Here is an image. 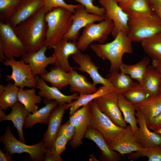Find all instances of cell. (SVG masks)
Segmentation results:
<instances>
[{
    "instance_id": "cell-1",
    "label": "cell",
    "mask_w": 161,
    "mask_h": 161,
    "mask_svg": "<svg viewBox=\"0 0 161 161\" xmlns=\"http://www.w3.org/2000/svg\"><path fill=\"white\" fill-rule=\"evenodd\" d=\"M46 14L42 8L13 28L27 52H35L44 45L47 27Z\"/></svg>"
},
{
    "instance_id": "cell-2",
    "label": "cell",
    "mask_w": 161,
    "mask_h": 161,
    "mask_svg": "<svg viewBox=\"0 0 161 161\" xmlns=\"http://www.w3.org/2000/svg\"><path fill=\"white\" fill-rule=\"evenodd\" d=\"M114 38L113 41L109 43L91 44L89 46L98 57L110 61L109 72H119L123 63V55L133 52L132 42L126 33L120 31Z\"/></svg>"
},
{
    "instance_id": "cell-3",
    "label": "cell",
    "mask_w": 161,
    "mask_h": 161,
    "mask_svg": "<svg viewBox=\"0 0 161 161\" xmlns=\"http://www.w3.org/2000/svg\"><path fill=\"white\" fill-rule=\"evenodd\" d=\"M72 13L65 8L58 7L46 14L47 27L44 46L50 49L63 38L72 24Z\"/></svg>"
},
{
    "instance_id": "cell-4",
    "label": "cell",
    "mask_w": 161,
    "mask_h": 161,
    "mask_svg": "<svg viewBox=\"0 0 161 161\" xmlns=\"http://www.w3.org/2000/svg\"><path fill=\"white\" fill-rule=\"evenodd\" d=\"M127 35L132 42H141L161 32V21L154 12L129 15Z\"/></svg>"
},
{
    "instance_id": "cell-5",
    "label": "cell",
    "mask_w": 161,
    "mask_h": 161,
    "mask_svg": "<svg viewBox=\"0 0 161 161\" xmlns=\"http://www.w3.org/2000/svg\"><path fill=\"white\" fill-rule=\"evenodd\" d=\"M114 27L113 21L106 18L97 24L94 22L88 24L83 29L76 41L78 50L82 51L86 50L94 41L104 43L109 34H112Z\"/></svg>"
},
{
    "instance_id": "cell-6",
    "label": "cell",
    "mask_w": 161,
    "mask_h": 161,
    "mask_svg": "<svg viewBox=\"0 0 161 161\" xmlns=\"http://www.w3.org/2000/svg\"><path fill=\"white\" fill-rule=\"evenodd\" d=\"M0 142L4 145L6 151L11 155L15 153H27L30 158L34 161H44L45 148L42 140L39 143L28 145L18 140L13 134L9 126H7L5 134L0 138Z\"/></svg>"
},
{
    "instance_id": "cell-7",
    "label": "cell",
    "mask_w": 161,
    "mask_h": 161,
    "mask_svg": "<svg viewBox=\"0 0 161 161\" xmlns=\"http://www.w3.org/2000/svg\"><path fill=\"white\" fill-rule=\"evenodd\" d=\"M89 105L92 114L91 126L101 133L109 146L123 134L125 128L115 124L100 111L94 100Z\"/></svg>"
},
{
    "instance_id": "cell-8",
    "label": "cell",
    "mask_w": 161,
    "mask_h": 161,
    "mask_svg": "<svg viewBox=\"0 0 161 161\" xmlns=\"http://www.w3.org/2000/svg\"><path fill=\"white\" fill-rule=\"evenodd\" d=\"M5 66H10L12 69L10 75H7L6 80H13L14 83L20 89L25 87L35 88L37 84L36 76L34 75L29 65L20 59L18 61L15 58H6L3 62Z\"/></svg>"
},
{
    "instance_id": "cell-9",
    "label": "cell",
    "mask_w": 161,
    "mask_h": 161,
    "mask_svg": "<svg viewBox=\"0 0 161 161\" xmlns=\"http://www.w3.org/2000/svg\"><path fill=\"white\" fill-rule=\"evenodd\" d=\"M0 51L7 59L21 58L27 52L13 28L8 24L1 21Z\"/></svg>"
},
{
    "instance_id": "cell-10",
    "label": "cell",
    "mask_w": 161,
    "mask_h": 161,
    "mask_svg": "<svg viewBox=\"0 0 161 161\" xmlns=\"http://www.w3.org/2000/svg\"><path fill=\"white\" fill-rule=\"evenodd\" d=\"M69 120L74 127L75 133L69 144L72 148H76L82 144V139L91 126L92 114L89 103L78 109L70 115Z\"/></svg>"
},
{
    "instance_id": "cell-11",
    "label": "cell",
    "mask_w": 161,
    "mask_h": 161,
    "mask_svg": "<svg viewBox=\"0 0 161 161\" xmlns=\"http://www.w3.org/2000/svg\"><path fill=\"white\" fill-rule=\"evenodd\" d=\"M99 2L105 9V18L113 21L114 27L112 33L115 38L118 33L123 31L127 34L129 16L119 5L115 0H99Z\"/></svg>"
},
{
    "instance_id": "cell-12",
    "label": "cell",
    "mask_w": 161,
    "mask_h": 161,
    "mask_svg": "<svg viewBox=\"0 0 161 161\" xmlns=\"http://www.w3.org/2000/svg\"><path fill=\"white\" fill-rule=\"evenodd\" d=\"M117 94L115 91L103 95L94 100L100 111L117 126L125 128L127 126L117 103Z\"/></svg>"
},
{
    "instance_id": "cell-13",
    "label": "cell",
    "mask_w": 161,
    "mask_h": 161,
    "mask_svg": "<svg viewBox=\"0 0 161 161\" xmlns=\"http://www.w3.org/2000/svg\"><path fill=\"white\" fill-rule=\"evenodd\" d=\"M71 18L72 24L68 32L63 38L70 41L76 42L79 36V31L88 24L100 22L105 19L104 16L88 13L83 6H80L75 10Z\"/></svg>"
},
{
    "instance_id": "cell-14",
    "label": "cell",
    "mask_w": 161,
    "mask_h": 161,
    "mask_svg": "<svg viewBox=\"0 0 161 161\" xmlns=\"http://www.w3.org/2000/svg\"><path fill=\"white\" fill-rule=\"evenodd\" d=\"M72 58L79 66L75 69L88 74L92 79L93 83L96 85L101 84L106 86L114 91L115 90L109 80L103 77L98 72L99 67L93 61L90 56L81 53L80 51L72 55Z\"/></svg>"
},
{
    "instance_id": "cell-15",
    "label": "cell",
    "mask_w": 161,
    "mask_h": 161,
    "mask_svg": "<svg viewBox=\"0 0 161 161\" xmlns=\"http://www.w3.org/2000/svg\"><path fill=\"white\" fill-rule=\"evenodd\" d=\"M135 116L139 129L134 132L136 142L142 148H150L161 145V135L150 131L148 127L144 115L139 111L136 110Z\"/></svg>"
},
{
    "instance_id": "cell-16",
    "label": "cell",
    "mask_w": 161,
    "mask_h": 161,
    "mask_svg": "<svg viewBox=\"0 0 161 161\" xmlns=\"http://www.w3.org/2000/svg\"><path fill=\"white\" fill-rule=\"evenodd\" d=\"M53 53L54 65L59 66L66 72H69L75 69L70 65L68 61L69 57L72 55L79 50L76 42L70 41L63 38L52 47Z\"/></svg>"
},
{
    "instance_id": "cell-17",
    "label": "cell",
    "mask_w": 161,
    "mask_h": 161,
    "mask_svg": "<svg viewBox=\"0 0 161 161\" xmlns=\"http://www.w3.org/2000/svg\"><path fill=\"white\" fill-rule=\"evenodd\" d=\"M47 48L43 45L37 51L27 52L21 58V60L29 65L33 74L35 76L46 73L48 72L46 68L49 64L54 65L52 56L47 57L45 55Z\"/></svg>"
},
{
    "instance_id": "cell-18",
    "label": "cell",
    "mask_w": 161,
    "mask_h": 161,
    "mask_svg": "<svg viewBox=\"0 0 161 161\" xmlns=\"http://www.w3.org/2000/svg\"><path fill=\"white\" fill-rule=\"evenodd\" d=\"M67 103L59 104L52 110L49 119L47 130L44 134L43 140L45 149H50L57 136Z\"/></svg>"
},
{
    "instance_id": "cell-19",
    "label": "cell",
    "mask_w": 161,
    "mask_h": 161,
    "mask_svg": "<svg viewBox=\"0 0 161 161\" xmlns=\"http://www.w3.org/2000/svg\"><path fill=\"white\" fill-rule=\"evenodd\" d=\"M44 0H22L13 15L5 22L14 28L40 10Z\"/></svg>"
},
{
    "instance_id": "cell-20",
    "label": "cell",
    "mask_w": 161,
    "mask_h": 161,
    "mask_svg": "<svg viewBox=\"0 0 161 161\" xmlns=\"http://www.w3.org/2000/svg\"><path fill=\"white\" fill-rule=\"evenodd\" d=\"M36 77L37 80L36 88L39 90L38 94L47 100H55L58 105L65 103L69 104L73 100L78 99L80 96L78 92H75L70 95H65L60 92L59 89L48 85L45 81L38 75L36 76Z\"/></svg>"
},
{
    "instance_id": "cell-21",
    "label": "cell",
    "mask_w": 161,
    "mask_h": 161,
    "mask_svg": "<svg viewBox=\"0 0 161 161\" xmlns=\"http://www.w3.org/2000/svg\"><path fill=\"white\" fill-rule=\"evenodd\" d=\"M84 138L91 140L94 142L101 151L99 157L103 161H118L120 160L121 154L112 149L104 137L97 130L91 126L86 132Z\"/></svg>"
},
{
    "instance_id": "cell-22",
    "label": "cell",
    "mask_w": 161,
    "mask_h": 161,
    "mask_svg": "<svg viewBox=\"0 0 161 161\" xmlns=\"http://www.w3.org/2000/svg\"><path fill=\"white\" fill-rule=\"evenodd\" d=\"M109 146L123 156L142 148L136 141L134 132L129 124L125 128L123 134Z\"/></svg>"
},
{
    "instance_id": "cell-23",
    "label": "cell",
    "mask_w": 161,
    "mask_h": 161,
    "mask_svg": "<svg viewBox=\"0 0 161 161\" xmlns=\"http://www.w3.org/2000/svg\"><path fill=\"white\" fill-rule=\"evenodd\" d=\"M11 108V112L7 115L6 114L3 110L0 109V122L5 120L11 121L14 127L17 130L19 140L25 143L23 127L26 118L30 113L24 105L18 101Z\"/></svg>"
},
{
    "instance_id": "cell-24",
    "label": "cell",
    "mask_w": 161,
    "mask_h": 161,
    "mask_svg": "<svg viewBox=\"0 0 161 161\" xmlns=\"http://www.w3.org/2000/svg\"><path fill=\"white\" fill-rule=\"evenodd\" d=\"M69 85L72 92H78L80 95L91 94L97 89L96 85L88 80L86 77L74 69L69 72Z\"/></svg>"
},
{
    "instance_id": "cell-25",
    "label": "cell",
    "mask_w": 161,
    "mask_h": 161,
    "mask_svg": "<svg viewBox=\"0 0 161 161\" xmlns=\"http://www.w3.org/2000/svg\"><path fill=\"white\" fill-rule=\"evenodd\" d=\"M45 106L33 113H30L25 120L24 127L31 129L37 123L48 124L49 119L52 110L58 105L54 100H43Z\"/></svg>"
},
{
    "instance_id": "cell-26",
    "label": "cell",
    "mask_w": 161,
    "mask_h": 161,
    "mask_svg": "<svg viewBox=\"0 0 161 161\" xmlns=\"http://www.w3.org/2000/svg\"><path fill=\"white\" fill-rule=\"evenodd\" d=\"M134 104L136 110L139 111L144 115L148 124L161 112V95L158 94L151 96Z\"/></svg>"
},
{
    "instance_id": "cell-27",
    "label": "cell",
    "mask_w": 161,
    "mask_h": 161,
    "mask_svg": "<svg viewBox=\"0 0 161 161\" xmlns=\"http://www.w3.org/2000/svg\"><path fill=\"white\" fill-rule=\"evenodd\" d=\"M69 72L55 65L49 72L40 75V77L45 81L50 83L51 86L61 89L69 85Z\"/></svg>"
},
{
    "instance_id": "cell-28",
    "label": "cell",
    "mask_w": 161,
    "mask_h": 161,
    "mask_svg": "<svg viewBox=\"0 0 161 161\" xmlns=\"http://www.w3.org/2000/svg\"><path fill=\"white\" fill-rule=\"evenodd\" d=\"M19 88L9 82L6 85H0V109L6 110L18 101Z\"/></svg>"
},
{
    "instance_id": "cell-29",
    "label": "cell",
    "mask_w": 161,
    "mask_h": 161,
    "mask_svg": "<svg viewBox=\"0 0 161 161\" xmlns=\"http://www.w3.org/2000/svg\"><path fill=\"white\" fill-rule=\"evenodd\" d=\"M150 62L149 57L145 56L137 63L133 65H128L123 63L120 70V72L129 75L131 78L136 80L141 84Z\"/></svg>"
},
{
    "instance_id": "cell-30",
    "label": "cell",
    "mask_w": 161,
    "mask_h": 161,
    "mask_svg": "<svg viewBox=\"0 0 161 161\" xmlns=\"http://www.w3.org/2000/svg\"><path fill=\"white\" fill-rule=\"evenodd\" d=\"M35 88L24 89L19 88L18 95V101L23 104L29 113H33L38 110L36 105L41 103L42 97L36 94Z\"/></svg>"
},
{
    "instance_id": "cell-31",
    "label": "cell",
    "mask_w": 161,
    "mask_h": 161,
    "mask_svg": "<svg viewBox=\"0 0 161 161\" xmlns=\"http://www.w3.org/2000/svg\"><path fill=\"white\" fill-rule=\"evenodd\" d=\"M161 82V76L158 71L152 65H149L140 84L151 96H153L158 94Z\"/></svg>"
},
{
    "instance_id": "cell-32",
    "label": "cell",
    "mask_w": 161,
    "mask_h": 161,
    "mask_svg": "<svg viewBox=\"0 0 161 161\" xmlns=\"http://www.w3.org/2000/svg\"><path fill=\"white\" fill-rule=\"evenodd\" d=\"M119 108L123 114L125 121L131 126L134 132L139 129L135 116L136 108L134 104L127 100L121 93L117 94Z\"/></svg>"
},
{
    "instance_id": "cell-33",
    "label": "cell",
    "mask_w": 161,
    "mask_h": 161,
    "mask_svg": "<svg viewBox=\"0 0 161 161\" xmlns=\"http://www.w3.org/2000/svg\"><path fill=\"white\" fill-rule=\"evenodd\" d=\"M113 91H114L108 86L102 85L99 87L95 92L87 95H80L78 99L70 103L67 104V109L69 108V115H72L78 109L89 103L95 99Z\"/></svg>"
},
{
    "instance_id": "cell-34",
    "label": "cell",
    "mask_w": 161,
    "mask_h": 161,
    "mask_svg": "<svg viewBox=\"0 0 161 161\" xmlns=\"http://www.w3.org/2000/svg\"><path fill=\"white\" fill-rule=\"evenodd\" d=\"M118 93L122 94L132 87L135 83L130 76L122 72H110L106 76Z\"/></svg>"
},
{
    "instance_id": "cell-35",
    "label": "cell",
    "mask_w": 161,
    "mask_h": 161,
    "mask_svg": "<svg viewBox=\"0 0 161 161\" xmlns=\"http://www.w3.org/2000/svg\"><path fill=\"white\" fill-rule=\"evenodd\" d=\"M141 43L144 52L152 60H161V32Z\"/></svg>"
},
{
    "instance_id": "cell-36",
    "label": "cell",
    "mask_w": 161,
    "mask_h": 161,
    "mask_svg": "<svg viewBox=\"0 0 161 161\" xmlns=\"http://www.w3.org/2000/svg\"><path fill=\"white\" fill-rule=\"evenodd\" d=\"M128 100L135 104L143 101L151 96L138 83L122 94Z\"/></svg>"
},
{
    "instance_id": "cell-37",
    "label": "cell",
    "mask_w": 161,
    "mask_h": 161,
    "mask_svg": "<svg viewBox=\"0 0 161 161\" xmlns=\"http://www.w3.org/2000/svg\"><path fill=\"white\" fill-rule=\"evenodd\" d=\"M147 157L148 161H161V145L153 148H142L128 154L129 160L136 159Z\"/></svg>"
},
{
    "instance_id": "cell-38",
    "label": "cell",
    "mask_w": 161,
    "mask_h": 161,
    "mask_svg": "<svg viewBox=\"0 0 161 161\" xmlns=\"http://www.w3.org/2000/svg\"><path fill=\"white\" fill-rule=\"evenodd\" d=\"M123 10L128 15L148 14L154 12L147 0H133Z\"/></svg>"
},
{
    "instance_id": "cell-39",
    "label": "cell",
    "mask_w": 161,
    "mask_h": 161,
    "mask_svg": "<svg viewBox=\"0 0 161 161\" xmlns=\"http://www.w3.org/2000/svg\"><path fill=\"white\" fill-rule=\"evenodd\" d=\"M22 0H0L1 21L5 23L14 14Z\"/></svg>"
},
{
    "instance_id": "cell-40",
    "label": "cell",
    "mask_w": 161,
    "mask_h": 161,
    "mask_svg": "<svg viewBox=\"0 0 161 161\" xmlns=\"http://www.w3.org/2000/svg\"><path fill=\"white\" fill-rule=\"evenodd\" d=\"M43 2L42 8L46 14L54 8L58 7L65 8L74 13L76 9L80 5L68 4L64 0H44Z\"/></svg>"
},
{
    "instance_id": "cell-41",
    "label": "cell",
    "mask_w": 161,
    "mask_h": 161,
    "mask_svg": "<svg viewBox=\"0 0 161 161\" xmlns=\"http://www.w3.org/2000/svg\"><path fill=\"white\" fill-rule=\"evenodd\" d=\"M77 1L83 6L86 11L88 13L104 16L106 11L103 7L95 5L93 0H68Z\"/></svg>"
},
{
    "instance_id": "cell-42",
    "label": "cell",
    "mask_w": 161,
    "mask_h": 161,
    "mask_svg": "<svg viewBox=\"0 0 161 161\" xmlns=\"http://www.w3.org/2000/svg\"><path fill=\"white\" fill-rule=\"evenodd\" d=\"M69 140L63 135L57 136L50 149L58 155H61L66 148V146Z\"/></svg>"
},
{
    "instance_id": "cell-43",
    "label": "cell",
    "mask_w": 161,
    "mask_h": 161,
    "mask_svg": "<svg viewBox=\"0 0 161 161\" xmlns=\"http://www.w3.org/2000/svg\"><path fill=\"white\" fill-rule=\"evenodd\" d=\"M75 133V128L69 120L65 124H61L58 131L57 135H63L70 141Z\"/></svg>"
},
{
    "instance_id": "cell-44",
    "label": "cell",
    "mask_w": 161,
    "mask_h": 161,
    "mask_svg": "<svg viewBox=\"0 0 161 161\" xmlns=\"http://www.w3.org/2000/svg\"><path fill=\"white\" fill-rule=\"evenodd\" d=\"M63 159L61 155H58L51 151L50 149H45L44 161H62Z\"/></svg>"
},
{
    "instance_id": "cell-45",
    "label": "cell",
    "mask_w": 161,
    "mask_h": 161,
    "mask_svg": "<svg viewBox=\"0 0 161 161\" xmlns=\"http://www.w3.org/2000/svg\"><path fill=\"white\" fill-rule=\"evenodd\" d=\"M148 128L154 131L161 128V112L148 124Z\"/></svg>"
},
{
    "instance_id": "cell-46",
    "label": "cell",
    "mask_w": 161,
    "mask_h": 161,
    "mask_svg": "<svg viewBox=\"0 0 161 161\" xmlns=\"http://www.w3.org/2000/svg\"><path fill=\"white\" fill-rule=\"evenodd\" d=\"M151 9L154 11L161 9V0H147Z\"/></svg>"
},
{
    "instance_id": "cell-47",
    "label": "cell",
    "mask_w": 161,
    "mask_h": 161,
    "mask_svg": "<svg viewBox=\"0 0 161 161\" xmlns=\"http://www.w3.org/2000/svg\"><path fill=\"white\" fill-rule=\"evenodd\" d=\"M0 161H14L11 155L8 152L6 151L4 152L1 149H0Z\"/></svg>"
},
{
    "instance_id": "cell-48",
    "label": "cell",
    "mask_w": 161,
    "mask_h": 161,
    "mask_svg": "<svg viewBox=\"0 0 161 161\" xmlns=\"http://www.w3.org/2000/svg\"><path fill=\"white\" fill-rule=\"evenodd\" d=\"M151 64L158 71L161 76V60H152Z\"/></svg>"
},
{
    "instance_id": "cell-49",
    "label": "cell",
    "mask_w": 161,
    "mask_h": 161,
    "mask_svg": "<svg viewBox=\"0 0 161 161\" xmlns=\"http://www.w3.org/2000/svg\"><path fill=\"white\" fill-rule=\"evenodd\" d=\"M133 0H120L118 3L119 5L124 9Z\"/></svg>"
},
{
    "instance_id": "cell-50",
    "label": "cell",
    "mask_w": 161,
    "mask_h": 161,
    "mask_svg": "<svg viewBox=\"0 0 161 161\" xmlns=\"http://www.w3.org/2000/svg\"><path fill=\"white\" fill-rule=\"evenodd\" d=\"M154 11L158 16L161 21V9L155 10Z\"/></svg>"
},
{
    "instance_id": "cell-51",
    "label": "cell",
    "mask_w": 161,
    "mask_h": 161,
    "mask_svg": "<svg viewBox=\"0 0 161 161\" xmlns=\"http://www.w3.org/2000/svg\"><path fill=\"white\" fill-rule=\"evenodd\" d=\"M155 132L161 135V128L157 129L155 131H154Z\"/></svg>"
},
{
    "instance_id": "cell-52",
    "label": "cell",
    "mask_w": 161,
    "mask_h": 161,
    "mask_svg": "<svg viewBox=\"0 0 161 161\" xmlns=\"http://www.w3.org/2000/svg\"><path fill=\"white\" fill-rule=\"evenodd\" d=\"M158 94H160L161 95V83H160V88H159Z\"/></svg>"
},
{
    "instance_id": "cell-53",
    "label": "cell",
    "mask_w": 161,
    "mask_h": 161,
    "mask_svg": "<svg viewBox=\"0 0 161 161\" xmlns=\"http://www.w3.org/2000/svg\"><path fill=\"white\" fill-rule=\"evenodd\" d=\"M118 3L120 0H115Z\"/></svg>"
}]
</instances>
